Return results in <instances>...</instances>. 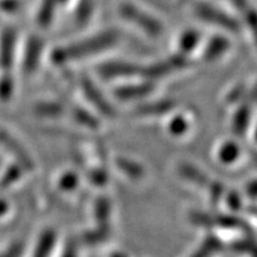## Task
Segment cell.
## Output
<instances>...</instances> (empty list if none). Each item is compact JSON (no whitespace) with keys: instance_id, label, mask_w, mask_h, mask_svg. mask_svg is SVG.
I'll use <instances>...</instances> for the list:
<instances>
[{"instance_id":"cell-1","label":"cell","mask_w":257,"mask_h":257,"mask_svg":"<svg viewBox=\"0 0 257 257\" xmlns=\"http://www.w3.org/2000/svg\"><path fill=\"white\" fill-rule=\"evenodd\" d=\"M118 34L115 31H106L87 38L85 41H79L70 44L62 50L56 51V61H72L85 59L87 55H94L106 49H110L117 43Z\"/></svg>"},{"instance_id":"cell-2","label":"cell","mask_w":257,"mask_h":257,"mask_svg":"<svg viewBox=\"0 0 257 257\" xmlns=\"http://www.w3.org/2000/svg\"><path fill=\"white\" fill-rule=\"evenodd\" d=\"M118 14L127 23L140 28L148 35L157 36L162 32V24L159 19L130 0H124L118 5Z\"/></svg>"},{"instance_id":"cell-3","label":"cell","mask_w":257,"mask_h":257,"mask_svg":"<svg viewBox=\"0 0 257 257\" xmlns=\"http://www.w3.org/2000/svg\"><path fill=\"white\" fill-rule=\"evenodd\" d=\"M194 12L199 18H202V21L207 22V23L229 28V30H234L237 28V23L229 17V15H226L213 5L199 3L194 6Z\"/></svg>"},{"instance_id":"cell-4","label":"cell","mask_w":257,"mask_h":257,"mask_svg":"<svg viewBox=\"0 0 257 257\" xmlns=\"http://www.w3.org/2000/svg\"><path fill=\"white\" fill-rule=\"evenodd\" d=\"M229 47V42L224 38L220 37H214V40L208 44V48H206L204 53V59L207 61L218 59V56L223 55L225 51L227 50Z\"/></svg>"},{"instance_id":"cell-5","label":"cell","mask_w":257,"mask_h":257,"mask_svg":"<svg viewBox=\"0 0 257 257\" xmlns=\"http://www.w3.org/2000/svg\"><path fill=\"white\" fill-rule=\"evenodd\" d=\"M152 89H153L152 87H147V86H143V88L140 87V86H135L133 91L130 86H126V87L124 88L115 89L114 94L118 99H120V100H131V99H136V98H141V96H144V94H148Z\"/></svg>"},{"instance_id":"cell-6","label":"cell","mask_w":257,"mask_h":257,"mask_svg":"<svg viewBox=\"0 0 257 257\" xmlns=\"http://www.w3.org/2000/svg\"><path fill=\"white\" fill-rule=\"evenodd\" d=\"M218 155L221 163H232L239 157V148L232 142H225L218 150Z\"/></svg>"},{"instance_id":"cell-7","label":"cell","mask_w":257,"mask_h":257,"mask_svg":"<svg viewBox=\"0 0 257 257\" xmlns=\"http://www.w3.org/2000/svg\"><path fill=\"white\" fill-rule=\"evenodd\" d=\"M54 243H55V233L49 230L44 232L41 236L40 243H37L36 248V255H47L49 253L50 249L54 248Z\"/></svg>"},{"instance_id":"cell-8","label":"cell","mask_w":257,"mask_h":257,"mask_svg":"<svg viewBox=\"0 0 257 257\" xmlns=\"http://www.w3.org/2000/svg\"><path fill=\"white\" fill-rule=\"evenodd\" d=\"M180 49L182 50H191L198 43L199 35L195 31H187L182 34V37H180Z\"/></svg>"},{"instance_id":"cell-9","label":"cell","mask_w":257,"mask_h":257,"mask_svg":"<svg viewBox=\"0 0 257 257\" xmlns=\"http://www.w3.org/2000/svg\"><path fill=\"white\" fill-rule=\"evenodd\" d=\"M187 127L188 124L184 118H175V119H173V124L169 125V131L170 134L181 136V135H184L185 131L187 130Z\"/></svg>"}]
</instances>
